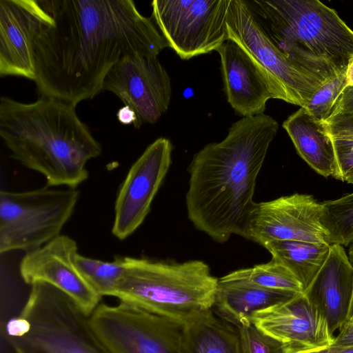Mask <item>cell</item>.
<instances>
[{
	"label": "cell",
	"mask_w": 353,
	"mask_h": 353,
	"mask_svg": "<svg viewBox=\"0 0 353 353\" xmlns=\"http://www.w3.org/2000/svg\"><path fill=\"white\" fill-rule=\"evenodd\" d=\"M346 87L353 86V59L351 60L346 70Z\"/></svg>",
	"instance_id": "cell-32"
},
{
	"label": "cell",
	"mask_w": 353,
	"mask_h": 353,
	"mask_svg": "<svg viewBox=\"0 0 353 353\" xmlns=\"http://www.w3.org/2000/svg\"><path fill=\"white\" fill-rule=\"evenodd\" d=\"M250 322L290 353L330 347L334 339L326 321L303 292L255 312Z\"/></svg>",
	"instance_id": "cell-15"
},
{
	"label": "cell",
	"mask_w": 353,
	"mask_h": 353,
	"mask_svg": "<svg viewBox=\"0 0 353 353\" xmlns=\"http://www.w3.org/2000/svg\"><path fill=\"white\" fill-rule=\"evenodd\" d=\"M103 90L112 92L135 112V128L154 124L168 110L172 96L168 73L157 57L135 54L123 58L105 76Z\"/></svg>",
	"instance_id": "cell-11"
},
{
	"label": "cell",
	"mask_w": 353,
	"mask_h": 353,
	"mask_svg": "<svg viewBox=\"0 0 353 353\" xmlns=\"http://www.w3.org/2000/svg\"><path fill=\"white\" fill-rule=\"evenodd\" d=\"M252 12L274 45L294 65L325 83L353 59V30L317 0H250Z\"/></svg>",
	"instance_id": "cell-4"
},
{
	"label": "cell",
	"mask_w": 353,
	"mask_h": 353,
	"mask_svg": "<svg viewBox=\"0 0 353 353\" xmlns=\"http://www.w3.org/2000/svg\"><path fill=\"white\" fill-rule=\"evenodd\" d=\"M353 293V268L343 246L331 245L328 256L303 294L327 322L331 334L346 322Z\"/></svg>",
	"instance_id": "cell-18"
},
{
	"label": "cell",
	"mask_w": 353,
	"mask_h": 353,
	"mask_svg": "<svg viewBox=\"0 0 353 353\" xmlns=\"http://www.w3.org/2000/svg\"><path fill=\"white\" fill-rule=\"evenodd\" d=\"M283 353H290L288 352L286 349L283 352ZM295 353H353V345L352 346H343V347H327L318 350H313L309 351L299 352Z\"/></svg>",
	"instance_id": "cell-31"
},
{
	"label": "cell",
	"mask_w": 353,
	"mask_h": 353,
	"mask_svg": "<svg viewBox=\"0 0 353 353\" xmlns=\"http://www.w3.org/2000/svg\"><path fill=\"white\" fill-rule=\"evenodd\" d=\"M285 265L301 283L303 292L325 262L330 245L300 241L274 240L262 245Z\"/></svg>",
	"instance_id": "cell-22"
},
{
	"label": "cell",
	"mask_w": 353,
	"mask_h": 353,
	"mask_svg": "<svg viewBox=\"0 0 353 353\" xmlns=\"http://www.w3.org/2000/svg\"><path fill=\"white\" fill-rule=\"evenodd\" d=\"M299 156L318 174L341 180L332 137L322 121L300 108L283 123Z\"/></svg>",
	"instance_id": "cell-19"
},
{
	"label": "cell",
	"mask_w": 353,
	"mask_h": 353,
	"mask_svg": "<svg viewBox=\"0 0 353 353\" xmlns=\"http://www.w3.org/2000/svg\"><path fill=\"white\" fill-rule=\"evenodd\" d=\"M301 293L262 288L225 276L219 279L212 307L220 318L238 327L256 311L287 301Z\"/></svg>",
	"instance_id": "cell-20"
},
{
	"label": "cell",
	"mask_w": 353,
	"mask_h": 353,
	"mask_svg": "<svg viewBox=\"0 0 353 353\" xmlns=\"http://www.w3.org/2000/svg\"><path fill=\"white\" fill-rule=\"evenodd\" d=\"M321 203L306 194L256 203L250 219L248 239L261 245L274 240L330 245L321 223Z\"/></svg>",
	"instance_id": "cell-13"
},
{
	"label": "cell",
	"mask_w": 353,
	"mask_h": 353,
	"mask_svg": "<svg viewBox=\"0 0 353 353\" xmlns=\"http://www.w3.org/2000/svg\"><path fill=\"white\" fill-rule=\"evenodd\" d=\"M117 116L119 122L124 125L134 123L137 119L134 111L128 105L121 108L118 110Z\"/></svg>",
	"instance_id": "cell-30"
},
{
	"label": "cell",
	"mask_w": 353,
	"mask_h": 353,
	"mask_svg": "<svg viewBox=\"0 0 353 353\" xmlns=\"http://www.w3.org/2000/svg\"><path fill=\"white\" fill-rule=\"evenodd\" d=\"M52 19L46 0L0 1V76L34 81V43Z\"/></svg>",
	"instance_id": "cell-14"
},
{
	"label": "cell",
	"mask_w": 353,
	"mask_h": 353,
	"mask_svg": "<svg viewBox=\"0 0 353 353\" xmlns=\"http://www.w3.org/2000/svg\"><path fill=\"white\" fill-rule=\"evenodd\" d=\"M52 19L34 43L40 95L77 104L103 90L123 58L156 56L168 47L152 17L132 0H46Z\"/></svg>",
	"instance_id": "cell-1"
},
{
	"label": "cell",
	"mask_w": 353,
	"mask_h": 353,
	"mask_svg": "<svg viewBox=\"0 0 353 353\" xmlns=\"http://www.w3.org/2000/svg\"><path fill=\"white\" fill-rule=\"evenodd\" d=\"M114 297L185 325L212 309L219 279L203 261L182 263L123 257Z\"/></svg>",
	"instance_id": "cell-5"
},
{
	"label": "cell",
	"mask_w": 353,
	"mask_h": 353,
	"mask_svg": "<svg viewBox=\"0 0 353 353\" xmlns=\"http://www.w3.org/2000/svg\"><path fill=\"white\" fill-rule=\"evenodd\" d=\"M228 39L234 41L263 69L273 99L305 108L324 83L292 63L266 34L246 0H230Z\"/></svg>",
	"instance_id": "cell-8"
},
{
	"label": "cell",
	"mask_w": 353,
	"mask_h": 353,
	"mask_svg": "<svg viewBox=\"0 0 353 353\" xmlns=\"http://www.w3.org/2000/svg\"><path fill=\"white\" fill-rule=\"evenodd\" d=\"M221 60L227 101L242 117L264 114L273 99L270 81L259 65L234 41L228 39L216 50Z\"/></svg>",
	"instance_id": "cell-17"
},
{
	"label": "cell",
	"mask_w": 353,
	"mask_h": 353,
	"mask_svg": "<svg viewBox=\"0 0 353 353\" xmlns=\"http://www.w3.org/2000/svg\"><path fill=\"white\" fill-rule=\"evenodd\" d=\"M350 183L353 184V176H352V178L350 180Z\"/></svg>",
	"instance_id": "cell-35"
},
{
	"label": "cell",
	"mask_w": 353,
	"mask_h": 353,
	"mask_svg": "<svg viewBox=\"0 0 353 353\" xmlns=\"http://www.w3.org/2000/svg\"><path fill=\"white\" fill-rule=\"evenodd\" d=\"M278 130L270 115L242 117L222 141L194 154L185 204L197 230L221 243L232 235L248 239L256 179Z\"/></svg>",
	"instance_id": "cell-2"
},
{
	"label": "cell",
	"mask_w": 353,
	"mask_h": 353,
	"mask_svg": "<svg viewBox=\"0 0 353 353\" xmlns=\"http://www.w3.org/2000/svg\"><path fill=\"white\" fill-rule=\"evenodd\" d=\"M348 259L350 264L353 268V243L350 245L348 250Z\"/></svg>",
	"instance_id": "cell-34"
},
{
	"label": "cell",
	"mask_w": 353,
	"mask_h": 353,
	"mask_svg": "<svg viewBox=\"0 0 353 353\" xmlns=\"http://www.w3.org/2000/svg\"><path fill=\"white\" fill-rule=\"evenodd\" d=\"M92 324L112 353H181L183 325L119 302L100 303Z\"/></svg>",
	"instance_id": "cell-10"
},
{
	"label": "cell",
	"mask_w": 353,
	"mask_h": 353,
	"mask_svg": "<svg viewBox=\"0 0 353 353\" xmlns=\"http://www.w3.org/2000/svg\"><path fill=\"white\" fill-rule=\"evenodd\" d=\"M346 70L324 83L303 108L314 119L323 122L330 115L337 99L346 87Z\"/></svg>",
	"instance_id": "cell-27"
},
{
	"label": "cell",
	"mask_w": 353,
	"mask_h": 353,
	"mask_svg": "<svg viewBox=\"0 0 353 353\" xmlns=\"http://www.w3.org/2000/svg\"><path fill=\"white\" fill-rule=\"evenodd\" d=\"M181 353H242L239 330L211 309L183 325Z\"/></svg>",
	"instance_id": "cell-21"
},
{
	"label": "cell",
	"mask_w": 353,
	"mask_h": 353,
	"mask_svg": "<svg viewBox=\"0 0 353 353\" xmlns=\"http://www.w3.org/2000/svg\"><path fill=\"white\" fill-rule=\"evenodd\" d=\"M230 0H154L152 19L183 60L216 51L228 40Z\"/></svg>",
	"instance_id": "cell-9"
},
{
	"label": "cell",
	"mask_w": 353,
	"mask_h": 353,
	"mask_svg": "<svg viewBox=\"0 0 353 353\" xmlns=\"http://www.w3.org/2000/svg\"><path fill=\"white\" fill-rule=\"evenodd\" d=\"M75 265L92 289L101 297L113 296L125 271L123 258L103 261L83 256H74Z\"/></svg>",
	"instance_id": "cell-24"
},
{
	"label": "cell",
	"mask_w": 353,
	"mask_h": 353,
	"mask_svg": "<svg viewBox=\"0 0 353 353\" xmlns=\"http://www.w3.org/2000/svg\"><path fill=\"white\" fill-rule=\"evenodd\" d=\"M242 353H282L285 346L264 335L250 322L238 327Z\"/></svg>",
	"instance_id": "cell-28"
},
{
	"label": "cell",
	"mask_w": 353,
	"mask_h": 353,
	"mask_svg": "<svg viewBox=\"0 0 353 353\" xmlns=\"http://www.w3.org/2000/svg\"><path fill=\"white\" fill-rule=\"evenodd\" d=\"M172 150L170 140L159 137L130 167L114 204L112 233L117 239L128 238L144 221L170 167Z\"/></svg>",
	"instance_id": "cell-12"
},
{
	"label": "cell",
	"mask_w": 353,
	"mask_h": 353,
	"mask_svg": "<svg viewBox=\"0 0 353 353\" xmlns=\"http://www.w3.org/2000/svg\"><path fill=\"white\" fill-rule=\"evenodd\" d=\"M14 353H112L95 331L90 314L58 288L31 285L20 314L5 325Z\"/></svg>",
	"instance_id": "cell-6"
},
{
	"label": "cell",
	"mask_w": 353,
	"mask_h": 353,
	"mask_svg": "<svg viewBox=\"0 0 353 353\" xmlns=\"http://www.w3.org/2000/svg\"><path fill=\"white\" fill-rule=\"evenodd\" d=\"M77 243L61 234L43 246L28 252L19 265L23 281L50 284L71 297L88 314L101 303V297L88 285L77 270L74 256Z\"/></svg>",
	"instance_id": "cell-16"
},
{
	"label": "cell",
	"mask_w": 353,
	"mask_h": 353,
	"mask_svg": "<svg viewBox=\"0 0 353 353\" xmlns=\"http://www.w3.org/2000/svg\"><path fill=\"white\" fill-rule=\"evenodd\" d=\"M332 139H353V86L345 87L322 122Z\"/></svg>",
	"instance_id": "cell-26"
},
{
	"label": "cell",
	"mask_w": 353,
	"mask_h": 353,
	"mask_svg": "<svg viewBox=\"0 0 353 353\" xmlns=\"http://www.w3.org/2000/svg\"><path fill=\"white\" fill-rule=\"evenodd\" d=\"M353 345V323H345L340 329L339 334L334 337L330 346L343 347Z\"/></svg>",
	"instance_id": "cell-29"
},
{
	"label": "cell",
	"mask_w": 353,
	"mask_h": 353,
	"mask_svg": "<svg viewBox=\"0 0 353 353\" xmlns=\"http://www.w3.org/2000/svg\"><path fill=\"white\" fill-rule=\"evenodd\" d=\"M0 136L11 158L42 174L48 186L76 188L88 177L87 162L102 152L76 105L46 95L32 103L2 97Z\"/></svg>",
	"instance_id": "cell-3"
},
{
	"label": "cell",
	"mask_w": 353,
	"mask_h": 353,
	"mask_svg": "<svg viewBox=\"0 0 353 353\" xmlns=\"http://www.w3.org/2000/svg\"><path fill=\"white\" fill-rule=\"evenodd\" d=\"M225 277L272 290L303 293L301 283L282 263L272 258L267 263L232 272Z\"/></svg>",
	"instance_id": "cell-23"
},
{
	"label": "cell",
	"mask_w": 353,
	"mask_h": 353,
	"mask_svg": "<svg viewBox=\"0 0 353 353\" xmlns=\"http://www.w3.org/2000/svg\"><path fill=\"white\" fill-rule=\"evenodd\" d=\"M321 223L330 245L347 246L353 243V192L321 203Z\"/></svg>",
	"instance_id": "cell-25"
},
{
	"label": "cell",
	"mask_w": 353,
	"mask_h": 353,
	"mask_svg": "<svg viewBox=\"0 0 353 353\" xmlns=\"http://www.w3.org/2000/svg\"><path fill=\"white\" fill-rule=\"evenodd\" d=\"M79 197L76 188L0 192V252H28L61 235Z\"/></svg>",
	"instance_id": "cell-7"
},
{
	"label": "cell",
	"mask_w": 353,
	"mask_h": 353,
	"mask_svg": "<svg viewBox=\"0 0 353 353\" xmlns=\"http://www.w3.org/2000/svg\"><path fill=\"white\" fill-rule=\"evenodd\" d=\"M345 323H353V293L350 304L349 311L347 314V318Z\"/></svg>",
	"instance_id": "cell-33"
}]
</instances>
